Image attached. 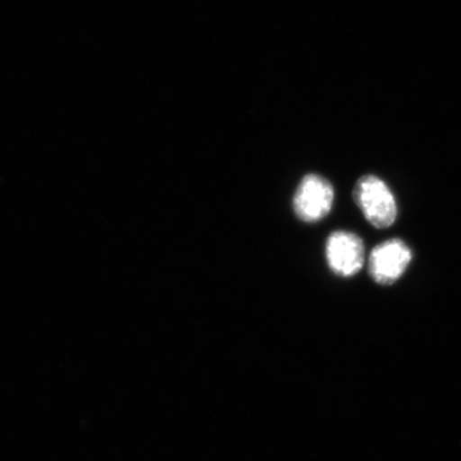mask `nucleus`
Instances as JSON below:
<instances>
[{
  "instance_id": "f03ea898",
  "label": "nucleus",
  "mask_w": 461,
  "mask_h": 461,
  "mask_svg": "<svg viewBox=\"0 0 461 461\" xmlns=\"http://www.w3.org/2000/svg\"><path fill=\"white\" fill-rule=\"evenodd\" d=\"M335 200V190L320 175H306L294 196V211L300 221L314 223L329 215Z\"/></svg>"
},
{
  "instance_id": "7ed1b4c3",
  "label": "nucleus",
  "mask_w": 461,
  "mask_h": 461,
  "mask_svg": "<svg viewBox=\"0 0 461 461\" xmlns=\"http://www.w3.org/2000/svg\"><path fill=\"white\" fill-rule=\"evenodd\" d=\"M411 258V248L402 240H387L371 251L368 259L369 275L375 284L391 286L402 278Z\"/></svg>"
},
{
  "instance_id": "20e7f679",
  "label": "nucleus",
  "mask_w": 461,
  "mask_h": 461,
  "mask_svg": "<svg viewBox=\"0 0 461 461\" xmlns=\"http://www.w3.org/2000/svg\"><path fill=\"white\" fill-rule=\"evenodd\" d=\"M326 258L330 271L339 277H353L366 262L362 239L348 230L333 232L327 240Z\"/></svg>"
},
{
  "instance_id": "f257e3e1",
  "label": "nucleus",
  "mask_w": 461,
  "mask_h": 461,
  "mask_svg": "<svg viewBox=\"0 0 461 461\" xmlns=\"http://www.w3.org/2000/svg\"><path fill=\"white\" fill-rule=\"evenodd\" d=\"M353 195L357 208L375 229H388L395 223V196L381 178L372 175L363 176L355 185Z\"/></svg>"
}]
</instances>
